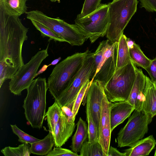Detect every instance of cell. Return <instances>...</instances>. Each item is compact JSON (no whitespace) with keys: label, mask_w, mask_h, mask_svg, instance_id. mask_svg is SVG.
<instances>
[{"label":"cell","mask_w":156,"mask_h":156,"mask_svg":"<svg viewBox=\"0 0 156 156\" xmlns=\"http://www.w3.org/2000/svg\"><path fill=\"white\" fill-rule=\"evenodd\" d=\"M28 31L19 16L0 8V88L24 64L22 49Z\"/></svg>","instance_id":"6da1fadb"},{"label":"cell","mask_w":156,"mask_h":156,"mask_svg":"<svg viewBox=\"0 0 156 156\" xmlns=\"http://www.w3.org/2000/svg\"><path fill=\"white\" fill-rule=\"evenodd\" d=\"M27 90L23 105L26 118L32 127L41 129L46 115L48 88L45 78L34 79Z\"/></svg>","instance_id":"7a4b0ae2"},{"label":"cell","mask_w":156,"mask_h":156,"mask_svg":"<svg viewBox=\"0 0 156 156\" xmlns=\"http://www.w3.org/2000/svg\"><path fill=\"white\" fill-rule=\"evenodd\" d=\"M90 51L87 50L83 52H77L68 56L53 69L48 78L47 84L48 89L55 100L67 87Z\"/></svg>","instance_id":"3957f363"},{"label":"cell","mask_w":156,"mask_h":156,"mask_svg":"<svg viewBox=\"0 0 156 156\" xmlns=\"http://www.w3.org/2000/svg\"><path fill=\"white\" fill-rule=\"evenodd\" d=\"M138 2L137 0H113L108 4L109 23L105 36L111 42L119 41L136 12Z\"/></svg>","instance_id":"277c9868"},{"label":"cell","mask_w":156,"mask_h":156,"mask_svg":"<svg viewBox=\"0 0 156 156\" xmlns=\"http://www.w3.org/2000/svg\"><path fill=\"white\" fill-rule=\"evenodd\" d=\"M138 69L131 61L116 70L110 80L103 86L105 95L110 102L128 100Z\"/></svg>","instance_id":"5b68a950"},{"label":"cell","mask_w":156,"mask_h":156,"mask_svg":"<svg viewBox=\"0 0 156 156\" xmlns=\"http://www.w3.org/2000/svg\"><path fill=\"white\" fill-rule=\"evenodd\" d=\"M27 18L33 20L50 29L72 46H80L88 39L75 24H70L59 17L48 16L38 10H32L26 13Z\"/></svg>","instance_id":"8992f818"},{"label":"cell","mask_w":156,"mask_h":156,"mask_svg":"<svg viewBox=\"0 0 156 156\" xmlns=\"http://www.w3.org/2000/svg\"><path fill=\"white\" fill-rule=\"evenodd\" d=\"M153 118L142 110H134L125 125L118 134V147H131L143 139Z\"/></svg>","instance_id":"52a82bcc"},{"label":"cell","mask_w":156,"mask_h":156,"mask_svg":"<svg viewBox=\"0 0 156 156\" xmlns=\"http://www.w3.org/2000/svg\"><path fill=\"white\" fill-rule=\"evenodd\" d=\"M93 54L89 51L81 67L67 87L55 100L61 108L74 102L81 89L88 80L91 79L90 83L93 81L96 72Z\"/></svg>","instance_id":"ba28073f"},{"label":"cell","mask_w":156,"mask_h":156,"mask_svg":"<svg viewBox=\"0 0 156 156\" xmlns=\"http://www.w3.org/2000/svg\"><path fill=\"white\" fill-rule=\"evenodd\" d=\"M108 8V4H101L93 12L83 17L77 15L75 20V24L92 43L106 34L109 23Z\"/></svg>","instance_id":"9c48e42d"},{"label":"cell","mask_w":156,"mask_h":156,"mask_svg":"<svg viewBox=\"0 0 156 156\" xmlns=\"http://www.w3.org/2000/svg\"><path fill=\"white\" fill-rule=\"evenodd\" d=\"M48 46L45 49L38 51L13 76L9 83V90L12 93L20 95L23 90L30 85L42 62L49 55Z\"/></svg>","instance_id":"30bf717a"},{"label":"cell","mask_w":156,"mask_h":156,"mask_svg":"<svg viewBox=\"0 0 156 156\" xmlns=\"http://www.w3.org/2000/svg\"><path fill=\"white\" fill-rule=\"evenodd\" d=\"M105 95L102 83L99 81H93L84 98L86 99V103L89 106L98 134L102 101Z\"/></svg>","instance_id":"8fae6325"},{"label":"cell","mask_w":156,"mask_h":156,"mask_svg":"<svg viewBox=\"0 0 156 156\" xmlns=\"http://www.w3.org/2000/svg\"><path fill=\"white\" fill-rule=\"evenodd\" d=\"M111 102L105 94L102 101L101 111L99 129L98 141L101 145L106 156H107L112 132L110 117Z\"/></svg>","instance_id":"7c38bea8"},{"label":"cell","mask_w":156,"mask_h":156,"mask_svg":"<svg viewBox=\"0 0 156 156\" xmlns=\"http://www.w3.org/2000/svg\"><path fill=\"white\" fill-rule=\"evenodd\" d=\"M134 110V107L128 101L111 102L110 117L112 131L129 117Z\"/></svg>","instance_id":"4fadbf2b"},{"label":"cell","mask_w":156,"mask_h":156,"mask_svg":"<svg viewBox=\"0 0 156 156\" xmlns=\"http://www.w3.org/2000/svg\"><path fill=\"white\" fill-rule=\"evenodd\" d=\"M74 121L70 122L62 111L58 122L52 133L55 147H61L72 136L75 127Z\"/></svg>","instance_id":"5bb4252c"},{"label":"cell","mask_w":156,"mask_h":156,"mask_svg":"<svg viewBox=\"0 0 156 156\" xmlns=\"http://www.w3.org/2000/svg\"><path fill=\"white\" fill-rule=\"evenodd\" d=\"M146 76L141 69H138L136 79L127 100L134 107L135 110H142Z\"/></svg>","instance_id":"9a60e30c"},{"label":"cell","mask_w":156,"mask_h":156,"mask_svg":"<svg viewBox=\"0 0 156 156\" xmlns=\"http://www.w3.org/2000/svg\"><path fill=\"white\" fill-rule=\"evenodd\" d=\"M117 48L118 42H117L113 53L105 60L95 75L93 81H99L103 86L110 80L116 70Z\"/></svg>","instance_id":"2e32d148"},{"label":"cell","mask_w":156,"mask_h":156,"mask_svg":"<svg viewBox=\"0 0 156 156\" xmlns=\"http://www.w3.org/2000/svg\"><path fill=\"white\" fill-rule=\"evenodd\" d=\"M143 91L144 101L142 110L152 118L156 115V85L146 76Z\"/></svg>","instance_id":"e0dca14e"},{"label":"cell","mask_w":156,"mask_h":156,"mask_svg":"<svg viewBox=\"0 0 156 156\" xmlns=\"http://www.w3.org/2000/svg\"><path fill=\"white\" fill-rule=\"evenodd\" d=\"M156 141L152 135L142 139L129 148L125 150L126 156L149 155L155 147Z\"/></svg>","instance_id":"ac0fdd59"},{"label":"cell","mask_w":156,"mask_h":156,"mask_svg":"<svg viewBox=\"0 0 156 156\" xmlns=\"http://www.w3.org/2000/svg\"><path fill=\"white\" fill-rule=\"evenodd\" d=\"M77 128L73 136L70 147L75 153L80 152L82 146L88 137L87 125L86 122L80 117L76 124Z\"/></svg>","instance_id":"d6986e66"},{"label":"cell","mask_w":156,"mask_h":156,"mask_svg":"<svg viewBox=\"0 0 156 156\" xmlns=\"http://www.w3.org/2000/svg\"><path fill=\"white\" fill-rule=\"evenodd\" d=\"M27 0H0V8L11 15L19 17L27 12Z\"/></svg>","instance_id":"ffe728a7"},{"label":"cell","mask_w":156,"mask_h":156,"mask_svg":"<svg viewBox=\"0 0 156 156\" xmlns=\"http://www.w3.org/2000/svg\"><path fill=\"white\" fill-rule=\"evenodd\" d=\"M55 142L52 133L49 131L43 139L30 144L31 154L39 155H46L52 150Z\"/></svg>","instance_id":"44dd1931"},{"label":"cell","mask_w":156,"mask_h":156,"mask_svg":"<svg viewBox=\"0 0 156 156\" xmlns=\"http://www.w3.org/2000/svg\"><path fill=\"white\" fill-rule=\"evenodd\" d=\"M127 37L123 34L118 42L117 59L116 70L131 61L129 49L127 42Z\"/></svg>","instance_id":"7402d4cb"},{"label":"cell","mask_w":156,"mask_h":156,"mask_svg":"<svg viewBox=\"0 0 156 156\" xmlns=\"http://www.w3.org/2000/svg\"><path fill=\"white\" fill-rule=\"evenodd\" d=\"M129 52L131 61L136 65L145 69L149 66L151 60L144 55L139 46L135 42L133 47L129 49Z\"/></svg>","instance_id":"603a6c76"},{"label":"cell","mask_w":156,"mask_h":156,"mask_svg":"<svg viewBox=\"0 0 156 156\" xmlns=\"http://www.w3.org/2000/svg\"><path fill=\"white\" fill-rule=\"evenodd\" d=\"M81 156H106L98 140L90 142L85 141L80 152Z\"/></svg>","instance_id":"cb8c5ba5"},{"label":"cell","mask_w":156,"mask_h":156,"mask_svg":"<svg viewBox=\"0 0 156 156\" xmlns=\"http://www.w3.org/2000/svg\"><path fill=\"white\" fill-rule=\"evenodd\" d=\"M62 112V108L55 101L54 104L48 108L46 113L45 116L47 117L49 131L52 133L54 131L55 126L59 120Z\"/></svg>","instance_id":"d4e9b609"},{"label":"cell","mask_w":156,"mask_h":156,"mask_svg":"<svg viewBox=\"0 0 156 156\" xmlns=\"http://www.w3.org/2000/svg\"><path fill=\"white\" fill-rule=\"evenodd\" d=\"M30 147L28 144L23 143L17 147H5L1 152L5 156H29L31 154Z\"/></svg>","instance_id":"484cf974"},{"label":"cell","mask_w":156,"mask_h":156,"mask_svg":"<svg viewBox=\"0 0 156 156\" xmlns=\"http://www.w3.org/2000/svg\"><path fill=\"white\" fill-rule=\"evenodd\" d=\"M86 103V113L88 130V141L92 142L98 140L99 134L96 126L93 120L88 104Z\"/></svg>","instance_id":"4316f807"},{"label":"cell","mask_w":156,"mask_h":156,"mask_svg":"<svg viewBox=\"0 0 156 156\" xmlns=\"http://www.w3.org/2000/svg\"><path fill=\"white\" fill-rule=\"evenodd\" d=\"M111 42L108 39L102 41L100 43L95 51L94 53L93 56L96 69L94 76L101 66L104 53Z\"/></svg>","instance_id":"83f0119b"},{"label":"cell","mask_w":156,"mask_h":156,"mask_svg":"<svg viewBox=\"0 0 156 156\" xmlns=\"http://www.w3.org/2000/svg\"><path fill=\"white\" fill-rule=\"evenodd\" d=\"M30 20L36 29L40 32L43 37H48L50 38V39L55 41L65 42L62 38L50 29L34 20Z\"/></svg>","instance_id":"f1b7e54d"},{"label":"cell","mask_w":156,"mask_h":156,"mask_svg":"<svg viewBox=\"0 0 156 156\" xmlns=\"http://www.w3.org/2000/svg\"><path fill=\"white\" fill-rule=\"evenodd\" d=\"M90 82V80H88L86 82L79 92L74 100L72 108L73 118L74 120H75L76 116L77 114L81 103L83 100L87 90L91 84Z\"/></svg>","instance_id":"f546056e"},{"label":"cell","mask_w":156,"mask_h":156,"mask_svg":"<svg viewBox=\"0 0 156 156\" xmlns=\"http://www.w3.org/2000/svg\"><path fill=\"white\" fill-rule=\"evenodd\" d=\"M13 132L18 136V141L22 143L31 144L41 140L26 133L19 128L16 125H11Z\"/></svg>","instance_id":"4dcf8cb0"},{"label":"cell","mask_w":156,"mask_h":156,"mask_svg":"<svg viewBox=\"0 0 156 156\" xmlns=\"http://www.w3.org/2000/svg\"><path fill=\"white\" fill-rule=\"evenodd\" d=\"M101 0H85L80 13L78 15L85 17L96 10L100 5Z\"/></svg>","instance_id":"1f68e13d"},{"label":"cell","mask_w":156,"mask_h":156,"mask_svg":"<svg viewBox=\"0 0 156 156\" xmlns=\"http://www.w3.org/2000/svg\"><path fill=\"white\" fill-rule=\"evenodd\" d=\"M46 156H79L77 153L72 150L63 148L61 147H56L52 149Z\"/></svg>","instance_id":"d6a6232c"},{"label":"cell","mask_w":156,"mask_h":156,"mask_svg":"<svg viewBox=\"0 0 156 156\" xmlns=\"http://www.w3.org/2000/svg\"><path fill=\"white\" fill-rule=\"evenodd\" d=\"M141 7L148 12H156V0H139Z\"/></svg>","instance_id":"836d02e7"},{"label":"cell","mask_w":156,"mask_h":156,"mask_svg":"<svg viewBox=\"0 0 156 156\" xmlns=\"http://www.w3.org/2000/svg\"><path fill=\"white\" fill-rule=\"evenodd\" d=\"M145 70L149 74L151 80L156 83V57L151 60L149 65Z\"/></svg>","instance_id":"e575fe53"},{"label":"cell","mask_w":156,"mask_h":156,"mask_svg":"<svg viewBox=\"0 0 156 156\" xmlns=\"http://www.w3.org/2000/svg\"><path fill=\"white\" fill-rule=\"evenodd\" d=\"M107 156H126L125 153L120 152L116 148L110 146L108 153Z\"/></svg>","instance_id":"d590c367"},{"label":"cell","mask_w":156,"mask_h":156,"mask_svg":"<svg viewBox=\"0 0 156 156\" xmlns=\"http://www.w3.org/2000/svg\"><path fill=\"white\" fill-rule=\"evenodd\" d=\"M48 66L46 65H44L40 69L39 71H38L35 77L37 76L38 75L44 72L47 69L48 67Z\"/></svg>","instance_id":"8d00e7d4"},{"label":"cell","mask_w":156,"mask_h":156,"mask_svg":"<svg viewBox=\"0 0 156 156\" xmlns=\"http://www.w3.org/2000/svg\"><path fill=\"white\" fill-rule=\"evenodd\" d=\"M127 42L128 47L129 49L133 47L135 42L133 41L127 37Z\"/></svg>","instance_id":"74e56055"},{"label":"cell","mask_w":156,"mask_h":156,"mask_svg":"<svg viewBox=\"0 0 156 156\" xmlns=\"http://www.w3.org/2000/svg\"><path fill=\"white\" fill-rule=\"evenodd\" d=\"M61 57H59L58 58L55 59L53 60L51 63L49 65H48V66L51 65H54L57 64L58 62L61 60Z\"/></svg>","instance_id":"f35d334b"},{"label":"cell","mask_w":156,"mask_h":156,"mask_svg":"<svg viewBox=\"0 0 156 156\" xmlns=\"http://www.w3.org/2000/svg\"><path fill=\"white\" fill-rule=\"evenodd\" d=\"M52 2H60V0H49Z\"/></svg>","instance_id":"ab89813d"},{"label":"cell","mask_w":156,"mask_h":156,"mask_svg":"<svg viewBox=\"0 0 156 156\" xmlns=\"http://www.w3.org/2000/svg\"><path fill=\"white\" fill-rule=\"evenodd\" d=\"M154 156H156V150H155V152H154Z\"/></svg>","instance_id":"60d3db41"},{"label":"cell","mask_w":156,"mask_h":156,"mask_svg":"<svg viewBox=\"0 0 156 156\" xmlns=\"http://www.w3.org/2000/svg\"><path fill=\"white\" fill-rule=\"evenodd\" d=\"M155 84H156V83H155Z\"/></svg>","instance_id":"b9f144b4"},{"label":"cell","mask_w":156,"mask_h":156,"mask_svg":"<svg viewBox=\"0 0 156 156\" xmlns=\"http://www.w3.org/2000/svg\"><path fill=\"white\" fill-rule=\"evenodd\" d=\"M155 21H156V19H155Z\"/></svg>","instance_id":"7bdbcfd3"}]
</instances>
